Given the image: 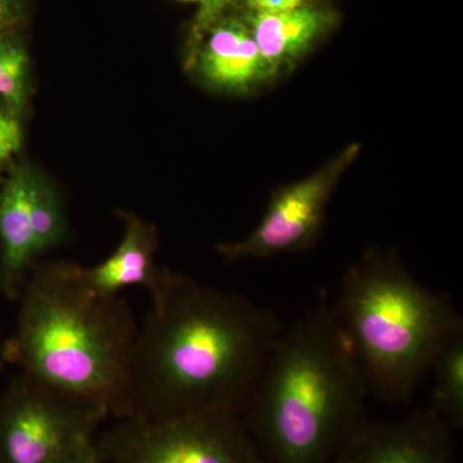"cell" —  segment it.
I'll return each mask as SVG.
<instances>
[{
	"mask_svg": "<svg viewBox=\"0 0 463 463\" xmlns=\"http://www.w3.org/2000/svg\"><path fill=\"white\" fill-rule=\"evenodd\" d=\"M332 306L368 395L386 404L410 403L444 341L463 328L448 295L376 250L347 269Z\"/></svg>",
	"mask_w": 463,
	"mask_h": 463,
	"instance_id": "277c9868",
	"label": "cell"
},
{
	"mask_svg": "<svg viewBox=\"0 0 463 463\" xmlns=\"http://www.w3.org/2000/svg\"><path fill=\"white\" fill-rule=\"evenodd\" d=\"M23 146L20 116L0 105V181L2 174L12 165L14 155Z\"/></svg>",
	"mask_w": 463,
	"mask_h": 463,
	"instance_id": "2e32d148",
	"label": "cell"
},
{
	"mask_svg": "<svg viewBox=\"0 0 463 463\" xmlns=\"http://www.w3.org/2000/svg\"><path fill=\"white\" fill-rule=\"evenodd\" d=\"M151 298L133 345L128 419L243 417L283 330L276 313L169 269Z\"/></svg>",
	"mask_w": 463,
	"mask_h": 463,
	"instance_id": "6da1fadb",
	"label": "cell"
},
{
	"mask_svg": "<svg viewBox=\"0 0 463 463\" xmlns=\"http://www.w3.org/2000/svg\"><path fill=\"white\" fill-rule=\"evenodd\" d=\"M367 395L349 340L323 292L277 337L243 420L268 463H332L367 417Z\"/></svg>",
	"mask_w": 463,
	"mask_h": 463,
	"instance_id": "7a4b0ae2",
	"label": "cell"
},
{
	"mask_svg": "<svg viewBox=\"0 0 463 463\" xmlns=\"http://www.w3.org/2000/svg\"><path fill=\"white\" fill-rule=\"evenodd\" d=\"M17 328L2 350L21 373L74 397L130 416L136 321L120 295L88 288L81 267L36 264L20 298Z\"/></svg>",
	"mask_w": 463,
	"mask_h": 463,
	"instance_id": "3957f363",
	"label": "cell"
},
{
	"mask_svg": "<svg viewBox=\"0 0 463 463\" xmlns=\"http://www.w3.org/2000/svg\"><path fill=\"white\" fill-rule=\"evenodd\" d=\"M431 410L455 430L463 426V328L450 335L432 359Z\"/></svg>",
	"mask_w": 463,
	"mask_h": 463,
	"instance_id": "4fadbf2b",
	"label": "cell"
},
{
	"mask_svg": "<svg viewBox=\"0 0 463 463\" xmlns=\"http://www.w3.org/2000/svg\"><path fill=\"white\" fill-rule=\"evenodd\" d=\"M32 173L27 164H12L0 181V294L8 300H18L39 258L30 213Z\"/></svg>",
	"mask_w": 463,
	"mask_h": 463,
	"instance_id": "9c48e42d",
	"label": "cell"
},
{
	"mask_svg": "<svg viewBox=\"0 0 463 463\" xmlns=\"http://www.w3.org/2000/svg\"><path fill=\"white\" fill-rule=\"evenodd\" d=\"M455 431L430 407L401 421L365 417L332 463H457Z\"/></svg>",
	"mask_w": 463,
	"mask_h": 463,
	"instance_id": "ba28073f",
	"label": "cell"
},
{
	"mask_svg": "<svg viewBox=\"0 0 463 463\" xmlns=\"http://www.w3.org/2000/svg\"><path fill=\"white\" fill-rule=\"evenodd\" d=\"M187 2H196V0H187Z\"/></svg>",
	"mask_w": 463,
	"mask_h": 463,
	"instance_id": "7402d4cb",
	"label": "cell"
},
{
	"mask_svg": "<svg viewBox=\"0 0 463 463\" xmlns=\"http://www.w3.org/2000/svg\"><path fill=\"white\" fill-rule=\"evenodd\" d=\"M255 14H279L303 5L304 0H246Z\"/></svg>",
	"mask_w": 463,
	"mask_h": 463,
	"instance_id": "ffe728a7",
	"label": "cell"
},
{
	"mask_svg": "<svg viewBox=\"0 0 463 463\" xmlns=\"http://www.w3.org/2000/svg\"><path fill=\"white\" fill-rule=\"evenodd\" d=\"M96 446L106 463H268L240 414L123 419Z\"/></svg>",
	"mask_w": 463,
	"mask_h": 463,
	"instance_id": "5b68a950",
	"label": "cell"
},
{
	"mask_svg": "<svg viewBox=\"0 0 463 463\" xmlns=\"http://www.w3.org/2000/svg\"><path fill=\"white\" fill-rule=\"evenodd\" d=\"M26 14V0H0V33H18Z\"/></svg>",
	"mask_w": 463,
	"mask_h": 463,
	"instance_id": "e0dca14e",
	"label": "cell"
},
{
	"mask_svg": "<svg viewBox=\"0 0 463 463\" xmlns=\"http://www.w3.org/2000/svg\"><path fill=\"white\" fill-rule=\"evenodd\" d=\"M29 54L17 33H0V105L20 116L29 99Z\"/></svg>",
	"mask_w": 463,
	"mask_h": 463,
	"instance_id": "9a60e30c",
	"label": "cell"
},
{
	"mask_svg": "<svg viewBox=\"0 0 463 463\" xmlns=\"http://www.w3.org/2000/svg\"><path fill=\"white\" fill-rule=\"evenodd\" d=\"M232 0H203V7L201 8L199 16L194 23V33L196 39H200L203 33L207 32L210 26L214 24L219 12L230 5Z\"/></svg>",
	"mask_w": 463,
	"mask_h": 463,
	"instance_id": "ac0fdd59",
	"label": "cell"
},
{
	"mask_svg": "<svg viewBox=\"0 0 463 463\" xmlns=\"http://www.w3.org/2000/svg\"><path fill=\"white\" fill-rule=\"evenodd\" d=\"M358 154V145L349 146L313 175L276 192L255 231L246 239L222 243L216 248L219 254L234 261L269 258L312 246L325 222L335 185Z\"/></svg>",
	"mask_w": 463,
	"mask_h": 463,
	"instance_id": "52a82bcc",
	"label": "cell"
},
{
	"mask_svg": "<svg viewBox=\"0 0 463 463\" xmlns=\"http://www.w3.org/2000/svg\"><path fill=\"white\" fill-rule=\"evenodd\" d=\"M109 416L102 405L21 373L0 397V463H58Z\"/></svg>",
	"mask_w": 463,
	"mask_h": 463,
	"instance_id": "8992f818",
	"label": "cell"
},
{
	"mask_svg": "<svg viewBox=\"0 0 463 463\" xmlns=\"http://www.w3.org/2000/svg\"><path fill=\"white\" fill-rule=\"evenodd\" d=\"M5 359H3V356H2V350H0V370H2V368H5Z\"/></svg>",
	"mask_w": 463,
	"mask_h": 463,
	"instance_id": "44dd1931",
	"label": "cell"
},
{
	"mask_svg": "<svg viewBox=\"0 0 463 463\" xmlns=\"http://www.w3.org/2000/svg\"><path fill=\"white\" fill-rule=\"evenodd\" d=\"M197 65L203 80L219 90H245L267 79L251 30L236 18L213 27Z\"/></svg>",
	"mask_w": 463,
	"mask_h": 463,
	"instance_id": "8fae6325",
	"label": "cell"
},
{
	"mask_svg": "<svg viewBox=\"0 0 463 463\" xmlns=\"http://www.w3.org/2000/svg\"><path fill=\"white\" fill-rule=\"evenodd\" d=\"M334 16L325 9L301 7L279 14H255L249 18L252 38L270 78L303 56L331 26Z\"/></svg>",
	"mask_w": 463,
	"mask_h": 463,
	"instance_id": "7c38bea8",
	"label": "cell"
},
{
	"mask_svg": "<svg viewBox=\"0 0 463 463\" xmlns=\"http://www.w3.org/2000/svg\"><path fill=\"white\" fill-rule=\"evenodd\" d=\"M58 463H106L99 456L96 441L93 439L85 440L76 446L69 455L63 457Z\"/></svg>",
	"mask_w": 463,
	"mask_h": 463,
	"instance_id": "d6986e66",
	"label": "cell"
},
{
	"mask_svg": "<svg viewBox=\"0 0 463 463\" xmlns=\"http://www.w3.org/2000/svg\"><path fill=\"white\" fill-rule=\"evenodd\" d=\"M29 199L36 251L41 257L65 241V213L53 185L33 169L30 179Z\"/></svg>",
	"mask_w": 463,
	"mask_h": 463,
	"instance_id": "5bb4252c",
	"label": "cell"
},
{
	"mask_svg": "<svg viewBox=\"0 0 463 463\" xmlns=\"http://www.w3.org/2000/svg\"><path fill=\"white\" fill-rule=\"evenodd\" d=\"M125 233L111 257L93 268L81 267L88 288L102 297L120 295L124 288L143 286L149 294L163 281L165 269L155 264L157 233L137 216L121 214Z\"/></svg>",
	"mask_w": 463,
	"mask_h": 463,
	"instance_id": "30bf717a",
	"label": "cell"
}]
</instances>
